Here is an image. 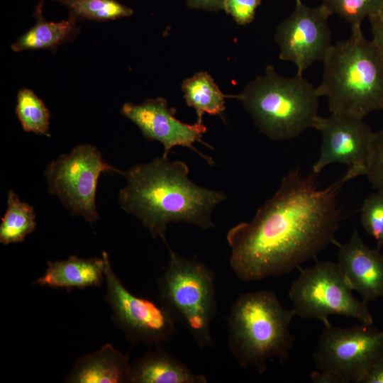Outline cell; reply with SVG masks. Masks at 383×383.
<instances>
[{
	"label": "cell",
	"instance_id": "6",
	"mask_svg": "<svg viewBox=\"0 0 383 383\" xmlns=\"http://www.w3.org/2000/svg\"><path fill=\"white\" fill-rule=\"evenodd\" d=\"M166 245L169 261L157 279L160 304L199 347H212L211 326L217 312L214 272L204 262L185 258Z\"/></svg>",
	"mask_w": 383,
	"mask_h": 383
},
{
	"label": "cell",
	"instance_id": "25",
	"mask_svg": "<svg viewBox=\"0 0 383 383\" xmlns=\"http://www.w3.org/2000/svg\"><path fill=\"white\" fill-rule=\"evenodd\" d=\"M365 175L374 189L383 191V128L373 133Z\"/></svg>",
	"mask_w": 383,
	"mask_h": 383
},
{
	"label": "cell",
	"instance_id": "11",
	"mask_svg": "<svg viewBox=\"0 0 383 383\" xmlns=\"http://www.w3.org/2000/svg\"><path fill=\"white\" fill-rule=\"evenodd\" d=\"M331 13L321 4L309 7L296 1L292 14L277 27L274 40L279 47V59L293 62L297 74L316 61H323L331 47L328 25Z\"/></svg>",
	"mask_w": 383,
	"mask_h": 383
},
{
	"label": "cell",
	"instance_id": "3",
	"mask_svg": "<svg viewBox=\"0 0 383 383\" xmlns=\"http://www.w3.org/2000/svg\"><path fill=\"white\" fill-rule=\"evenodd\" d=\"M322 62L316 90L327 98L331 113L363 119L383 109V53L361 26L351 27L350 36L332 45Z\"/></svg>",
	"mask_w": 383,
	"mask_h": 383
},
{
	"label": "cell",
	"instance_id": "17",
	"mask_svg": "<svg viewBox=\"0 0 383 383\" xmlns=\"http://www.w3.org/2000/svg\"><path fill=\"white\" fill-rule=\"evenodd\" d=\"M136 359L131 366L130 383H206V377L194 372L161 346Z\"/></svg>",
	"mask_w": 383,
	"mask_h": 383
},
{
	"label": "cell",
	"instance_id": "7",
	"mask_svg": "<svg viewBox=\"0 0 383 383\" xmlns=\"http://www.w3.org/2000/svg\"><path fill=\"white\" fill-rule=\"evenodd\" d=\"M352 291L337 263L324 261L301 269L291 284L289 297L295 315L319 320L324 326L331 324L329 317L332 315L355 318L362 324L372 326L373 317L367 303L357 300Z\"/></svg>",
	"mask_w": 383,
	"mask_h": 383
},
{
	"label": "cell",
	"instance_id": "16",
	"mask_svg": "<svg viewBox=\"0 0 383 383\" xmlns=\"http://www.w3.org/2000/svg\"><path fill=\"white\" fill-rule=\"evenodd\" d=\"M106 258H81L71 255L64 260L48 261L43 276L34 284L52 288L83 289L99 287L105 279Z\"/></svg>",
	"mask_w": 383,
	"mask_h": 383
},
{
	"label": "cell",
	"instance_id": "30",
	"mask_svg": "<svg viewBox=\"0 0 383 383\" xmlns=\"http://www.w3.org/2000/svg\"><path fill=\"white\" fill-rule=\"evenodd\" d=\"M296 1H298V0H296Z\"/></svg>",
	"mask_w": 383,
	"mask_h": 383
},
{
	"label": "cell",
	"instance_id": "10",
	"mask_svg": "<svg viewBox=\"0 0 383 383\" xmlns=\"http://www.w3.org/2000/svg\"><path fill=\"white\" fill-rule=\"evenodd\" d=\"M105 301L111 311V319L132 343H143L159 347L174 335L177 321L160 304L132 294L114 272L106 252Z\"/></svg>",
	"mask_w": 383,
	"mask_h": 383
},
{
	"label": "cell",
	"instance_id": "20",
	"mask_svg": "<svg viewBox=\"0 0 383 383\" xmlns=\"http://www.w3.org/2000/svg\"><path fill=\"white\" fill-rule=\"evenodd\" d=\"M35 228L33 207L22 201L13 190H9L6 211L0 224V243L9 245L22 242Z\"/></svg>",
	"mask_w": 383,
	"mask_h": 383
},
{
	"label": "cell",
	"instance_id": "22",
	"mask_svg": "<svg viewBox=\"0 0 383 383\" xmlns=\"http://www.w3.org/2000/svg\"><path fill=\"white\" fill-rule=\"evenodd\" d=\"M65 6L77 18L105 21L128 17L133 11L116 0H52Z\"/></svg>",
	"mask_w": 383,
	"mask_h": 383
},
{
	"label": "cell",
	"instance_id": "1",
	"mask_svg": "<svg viewBox=\"0 0 383 383\" xmlns=\"http://www.w3.org/2000/svg\"><path fill=\"white\" fill-rule=\"evenodd\" d=\"M316 175L292 170L250 221L228 231L230 265L240 279L258 281L289 273L335 244L340 221L337 195L350 179L345 174L319 188Z\"/></svg>",
	"mask_w": 383,
	"mask_h": 383
},
{
	"label": "cell",
	"instance_id": "26",
	"mask_svg": "<svg viewBox=\"0 0 383 383\" xmlns=\"http://www.w3.org/2000/svg\"><path fill=\"white\" fill-rule=\"evenodd\" d=\"M262 0H223V9L239 25L250 23Z\"/></svg>",
	"mask_w": 383,
	"mask_h": 383
},
{
	"label": "cell",
	"instance_id": "29",
	"mask_svg": "<svg viewBox=\"0 0 383 383\" xmlns=\"http://www.w3.org/2000/svg\"><path fill=\"white\" fill-rule=\"evenodd\" d=\"M190 9L218 11L223 9V0H186Z\"/></svg>",
	"mask_w": 383,
	"mask_h": 383
},
{
	"label": "cell",
	"instance_id": "2",
	"mask_svg": "<svg viewBox=\"0 0 383 383\" xmlns=\"http://www.w3.org/2000/svg\"><path fill=\"white\" fill-rule=\"evenodd\" d=\"M189 172L184 162L170 161L163 155L136 165L122 173L126 184L119 192V204L141 222L152 238H161L166 245L165 233L171 223L212 228L213 212L226 195L196 184L189 178Z\"/></svg>",
	"mask_w": 383,
	"mask_h": 383
},
{
	"label": "cell",
	"instance_id": "14",
	"mask_svg": "<svg viewBox=\"0 0 383 383\" xmlns=\"http://www.w3.org/2000/svg\"><path fill=\"white\" fill-rule=\"evenodd\" d=\"M338 247L336 262L348 286L365 303L383 296V255L368 247L355 231L349 240Z\"/></svg>",
	"mask_w": 383,
	"mask_h": 383
},
{
	"label": "cell",
	"instance_id": "12",
	"mask_svg": "<svg viewBox=\"0 0 383 383\" xmlns=\"http://www.w3.org/2000/svg\"><path fill=\"white\" fill-rule=\"evenodd\" d=\"M313 128L322 135L320 155L313 165L318 174L333 163L345 164L350 179L365 175L373 132L363 119L343 114L318 116Z\"/></svg>",
	"mask_w": 383,
	"mask_h": 383
},
{
	"label": "cell",
	"instance_id": "18",
	"mask_svg": "<svg viewBox=\"0 0 383 383\" xmlns=\"http://www.w3.org/2000/svg\"><path fill=\"white\" fill-rule=\"evenodd\" d=\"M43 5V2L40 1L34 13L36 23L11 45L14 52L54 48L65 42L75 30L77 18L72 15L67 20L60 22L45 21L42 16Z\"/></svg>",
	"mask_w": 383,
	"mask_h": 383
},
{
	"label": "cell",
	"instance_id": "8",
	"mask_svg": "<svg viewBox=\"0 0 383 383\" xmlns=\"http://www.w3.org/2000/svg\"><path fill=\"white\" fill-rule=\"evenodd\" d=\"M364 324L348 328L325 326L313 354L317 383H360L372 364L383 354V330Z\"/></svg>",
	"mask_w": 383,
	"mask_h": 383
},
{
	"label": "cell",
	"instance_id": "19",
	"mask_svg": "<svg viewBox=\"0 0 383 383\" xmlns=\"http://www.w3.org/2000/svg\"><path fill=\"white\" fill-rule=\"evenodd\" d=\"M182 90L187 104L195 109L198 122L204 113L221 115L226 109L225 95L206 72H199L184 79Z\"/></svg>",
	"mask_w": 383,
	"mask_h": 383
},
{
	"label": "cell",
	"instance_id": "23",
	"mask_svg": "<svg viewBox=\"0 0 383 383\" xmlns=\"http://www.w3.org/2000/svg\"><path fill=\"white\" fill-rule=\"evenodd\" d=\"M322 5L331 15H338L351 27L361 26L365 18L383 11V0H323Z\"/></svg>",
	"mask_w": 383,
	"mask_h": 383
},
{
	"label": "cell",
	"instance_id": "9",
	"mask_svg": "<svg viewBox=\"0 0 383 383\" xmlns=\"http://www.w3.org/2000/svg\"><path fill=\"white\" fill-rule=\"evenodd\" d=\"M123 171L109 165L95 146L85 144L51 161L44 171L48 189L73 216L91 224L99 218L96 192L102 172Z\"/></svg>",
	"mask_w": 383,
	"mask_h": 383
},
{
	"label": "cell",
	"instance_id": "21",
	"mask_svg": "<svg viewBox=\"0 0 383 383\" xmlns=\"http://www.w3.org/2000/svg\"><path fill=\"white\" fill-rule=\"evenodd\" d=\"M16 114L26 132L48 135L50 111L31 89L24 88L18 91Z\"/></svg>",
	"mask_w": 383,
	"mask_h": 383
},
{
	"label": "cell",
	"instance_id": "15",
	"mask_svg": "<svg viewBox=\"0 0 383 383\" xmlns=\"http://www.w3.org/2000/svg\"><path fill=\"white\" fill-rule=\"evenodd\" d=\"M127 355L106 343L96 351L76 360L65 379L70 383H130Z\"/></svg>",
	"mask_w": 383,
	"mask_h": 383
},
{
	"label": "cell",
	"instance_id": "4",
	"mask_svg": "<svg viewBox=\"0 0 383 383\" xmlns=\"http://www.w3.org/2000/svg\"><path fill=\"white\" fill-rule=\"evenodd\" d=\"M294 316L272 292L240 294L228 316V348L238 365L262 374L270 360L283 363L294 340L289 329Z\"/></svg>",
	"mask_w": 383,
	"mask_h": 383
},
{
	"label": "cell",
	"instance_id": "28",
	"mask_svg": "<svg viewBox=\"0 0 383 383\" xmlns=\"http://www.w3.org/2000/svg\"><path fill=\"white\" fill-rule=\"evenodd\" d=\"M372 34V41L383 53V11L369 18Z\"/></svg>",
	"mask_w": 383,
	"mask_h": 383
},
{
	"label": "cell",
	"instance_id": "13",
	"mask_svg": "<svg viewBox=\"0 0 383 383\" xmlns=\"http://www.w3.org/2000/svg\"><path fill=\"white\" fill-rule=\"evenodd\" d=\"M175 113L174 109L169 107L167 100L160 97L147 99L140 104L127 102L121 108V113L139 128L145 138L162 144L163 155L168 156L174 147L182 146L193 150L209 164L212 163L210 157L194 146V143L199 142L211 148L201 140L206 131V126L198 121L184 123L175 117Z\"/></svg>",
	"mask_w": 383,
	"mask_h": 383
},
{
	"label": "cell",
	"instance_id": "27",
	"mask_svg": "<svg viewBox=\"0 0 383 383\" xmlns=\"http://www.w3.org/2000/svg\"><path fill=\"white\" fill-rule=\"evenodd\" d=\"M360 383H383V354L372 364Z\"/></svg>",
	"mask_w": 383,
	"mask_h": 383
},
{
	"label": "cell",
	"instance_id": "24",
	"mask_svg": "<svg viewBox=\"0 0 383 383\" xmlns=\"http://www.w3.org/2000/svg\"><path fill=\"white\" fill-rule=\"evenodd\" d=\"M361 224L377 242V248L383 246V191H377L367 197L361 207Z\"/></svg>",
	"mask_w": 383,
	"mask_h": 383
},
{
	"label": "cell",
	"instance_id": "5",
	"mask_svg": "<svg viewBox=\"0 0 383 383\" xmlns=\"http://www.w3.org/2000/svg\"><path fill=\"white\" fill-rule=\"evenodd\" d=\"M259 131L275 141L293 139L313 128L318 116L316 88L302 75H279L272 65L235 96Z\"/></svg>",
	"mask_w": 383,
	"mask_h": 383
}]
</instances>
